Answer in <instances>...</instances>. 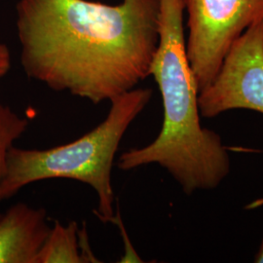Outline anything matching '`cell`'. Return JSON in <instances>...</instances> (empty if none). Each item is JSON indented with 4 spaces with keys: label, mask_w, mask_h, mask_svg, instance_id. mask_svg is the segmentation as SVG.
Listing matches in <instances>:
<instances>
[{
    "label": "cell",
    "mask_w": 263,
    "mask_h": 263,
    "mask_svg": "<svg viewBox=\"0 0 263 263\" xmlns=\"http://www.w3.org/2000/svg\"><path fill=\"white\" fill-rule=\"evenodd\" d=\"M17 16L24 70L53 91L100 104L151 76L158 0H21Z\"/></svg>",
    "instance_id": "1"
},
{
    "label": "cell",
    "mask_w": 263,
    "mask_h": 263,
    "mask_svg": "<svg viewBox=\"0 0 263 263\" xmlns=\"http://www.w3.org/2000/svg\"><path fill=\"white\" fill-rule=\"evenodd\" d=\"M159 1V40L151 76L159 87L164 120L158 137L120 155L122 171L157 164L191 195L213 190L230 173L231 162L220 136L201 125L197 83L186 54L183 0Z\"/></svg>",
    "instance_id": "2"
},
{
    "label": "cell",
    "mask_w": 263,
    "mask_h": 263,
    "mask_svg": "<svg viewBox=\"0 0 263 263\" xmlns=\"http://www.w3.org/2000/svg\"><path fill=\"white\" fill-rule=\"evenodd\" d=\"M152 90L134 88L110 101L104 121L76 141L48 149L11 147L7 171L0 182V201L15 196L33 182L67 179L94 189L97 216L104 222L115 219L113 164L125 134L151 102Z\"/></svg>",
    "instance_id": "3"
},
{
    "label": "cell",
    "mask_w": 263,
    "mask_h": 263,
    "mask_svg": "<svg viewBox=\"0 0 263 263\" xmlns=\"http://www.w3.org/2000/svg\"><path fill=\"white\" fill-rule=\"evenodd\" d=\"M187 12L186 54L202 91L245 30L263 19V0H183Z\"/></svg>",
    "instance_id": "4"
},
{
    "label": "cell",
    "mask_w": 263,
    "mask_h": 263,
    "mask_svg": "<svg viewBox=\"0 0 263 263\" xmlns=\"http://www.w3.org/2000/svg\"><path fill=\"white\" fill-rule=\"evenodd\" d=\"M204 118L232 109L263 114V19L236 39L213 81L198 94Z\"/></svg>",
    "instance_id": "5"
},
{
    "label": "cell",
    "mask_w": 263,
    "mask_h": 263,
    "mask_svg": "<svg viewBox=\"0 0 263 263\" xmlns=\"http://www.w3.org/2000/svg\"><path fill=\"white\" fill-rule=\"evenodd\" d=\"M43 208L19 202L0 217V263H36L51 226Z\"/></svg>",
    "instance_id": "6"
},
{
    "label": "cell",
    "mask_w": 263,
    "mask_h": 263,
    "mask_svg": "<svg viewBox=\"0 0 263 263\" xmlns=\"http://www.w3.org/2000/svg\"><path fill=\"white\" fill-rule=\"evenodd\" d=\"M76 221L64 226L54 221L36 258V263H84Z\"/></svg>",
    "instance_id": "7"
},
{
    "label": "cell",
    "mask_w": 263,
    "mask_h": 263,
    "mask_svg": "<svg viewBox=\"0 0 263 263\" xmlns=\"http://www.w3.org/2000/svg\"><path fill=\"white\" fill-rule=\"evenodd\" d=\"M28 117L21 116L10 106L0 102V182L7 171L11 147L28 130Z\"/></svg>",
    "instance_id": "8"
},
{
    "label": "cell",
    "mask_w": 263,
    "mask_h": 263,
    "mask_svg": "<svg viewBox=\"0 0 263 263\" xmlns=\"http://www.w3.org/2000/svg\"><path fill=\"white\" fill-rule=\"evenodd\" d=\"M11 67V54L9 49L0 43V78L6 76Z\"/></svg>",
    "instance_id": "9"
},
{
    "label": "cell",
    "mask_w": 263,
    "mask_h": 263,
    "mask_svg": "<svg viewBox=\"0 0 263 263\" xmlns=\"http://www.w3.org/2000/svg\"><path fill=\"white\" fill-rule=\"evenodd\" d=\"M254 261L256 263H263V237L262 241H261L260 246H259V249H258L257 253H256L255 256H254Z\"/></svg>",
    "instance_id": "10"
}]
</instances>
